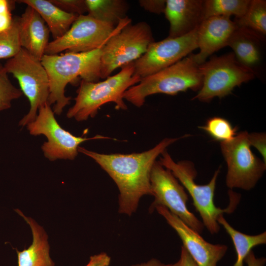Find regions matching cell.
Wrapping results in <instances>:
<instances>
[{
  "label": "cell",
  "instance_id": "13",
  "mask_svg": "<svg viewBox=\"0 0 266 266\" xmlns=\"http://www.w3.org/2000/svg\"><path fill=\"white\" fill-rule=\"evenodd\" d=\"M197 29L177 37L153 41L145 53L134 62V74L141 78L169 67L198 48Z\"/></svg>",
  "mask_w": 266,
  "mask_h": 266
},
{
  "label": "cell",
  "instance_id": "29",
  "mask_svg": "<svg viewBox=\"0 0 266 266\" xmlns=\"http://www.w3.org/2000/svg\"><path fill=\"white\" fill-rule=\"evenodd\" d=\"M248 140L250 146L255 147L261 154L263 161L266 164V135L264 133H248Z\"/></svg>",
  "mask_w": 266,
  "mask_h": 266
},
{
  "label": "cell",
  "instance_id": "33",
  "mask_svg": "<svg viewBox=\"0 0 266 266\" xmlns=\"http://www.w3.org/2000/svg\"><path fill=\"white\" fill-rule=\"evenodd\" d=\"M13 18L10 10L0 12V33L7 30L10 27Z\"/></svg>",
  "mask_w": 266,
  "mask_h": 266
},
{
  "label": "cell",
  "instance_id": "16",
  "mask_svg": "<svg viewBox=\"0 0 266 266\" xmlns=\"http://www.w3.org/2000/svg\"><path fill=\"white\" fill-rule=\"evenodd\" d=\"M202 0H166L164 11L170 25L167 37L186 35L199 27L204 20Z\"/></svg>",
  "mask_w": 266,
  "mask_h": 266
},
{
  "label": "cell",
  "instance_id": "8",
  "mask_svg": "<svg viewBox=\"0 0 266 266\" xmlns=\"http://www.w3.org/2000/svg\"><path fill=\"white\" fill-rule=\"evenodd\" d=\"M3 66L7 73L12 74L18 80L20 90L30 102L29 112L19 123V126H27L35 119L39 108L48 103L49 80L47 73L41 61L22 48Z\"/></svg>",
  "mask_w": 266,
  "mask_h": 266
},
{
  "label": "cell",
  "instance_id": "32",
  "mask_svg": "<svg viewBox=\"0 0 266 266\" xmlns=\"http://www.w3.org/2000/svg\"><path fill=\"white\" fill-rule=\"evenodd\" d=\"M178 266H198L187 250L182 246L180 257L177 262Z\"/></svg>",
  "mask_w": 266,
  "mask_h": 266
},
{
  "label": "cell",
  "instance_id": "23",
  "mask_svg": "<svg viewBox=\"0 0 266 266\" xmlns=\"http://www.w3.org/2000/svg\"><path fill=\"white\" fill-rule=\"evenodd\" d=\"M234 22L237 27L254 33L264 41L266 35V1L251 0L245 14Z\"/></svg>",
  "mask_w": 266,
  "mask_h": 266
},
{
  "label": "cell",
  "instance_id": "35",
  "mask_svg": "<svg viewBox=\"0 0 266 266\" xmlns=\"http://www.w3.org/2000/svg\"><path fill=\"white\" fill-rule=\"evenodd\" d=\"M130 266H178L177 262L174 264H166L156 259H152L146 262L132 265Z\"/></svg>",
  "mask_w": 266,
  "mask_h": 266
},
{
  "label": "cell",
  "instance_id": "11",
  "mask_svg": "<svg viewBox=\"0 0 266 266\" xmlns=\"http://www.w3.org/2000/svg\"><path fill=\"white\" fill-rule=\"evenodd\" d=\"M50 105L46 103L38 109L35 119L27 125L31 135L43 134L47 138L41 146L44 156L54 161L58 159L73 160L78 155L79 145L88 140L109 139L97 135L87 138L76 136L64 129L58 123Z\"/></svg>",
  "mask_w": 266,
  "mask_h": 266
},
{
  "label": "cell",
  "instance_id": "7",
  "mask_svg": "<svg viewBox=\"0 0 266 266\" xmlns=\"http://www.w3.org/2000/svg\"><path fill=\"white\" fill-rule=\"evenodd\" d=\"M202 84L192 100L209 102L221 99L233 89L255 77L254 70L239 63L233 52L213 57L200 65Z\"/></svg>",
  "mask_w": 266,
  "mask_h": 266
},
{
  "label": "cell",
  "instance_id": "20",
  "mask_svg": "<svg viewBox=\"0 0 266 266\" xmlns=\"http://www.w3.org/2000/svg\"><path fill=\"white\" fill-rule=\"evenodd\" d=\"M263 41L254 33L238 27L231 35L228 46L233 50L237 61L252 69L260 61V41Z\"/></svg>",
  "mask_w": 266,
  "mask_h": 266
},
{
  "label": "cell",
  "instance_id": "30",
  "mask_svg": "<svg viewBox=\"0 0 266 266\" xmlns=\"http://www.w3.org/2000/svg\"><path fill=\"white\" fill-rule=\"evenodd\" d=\"M138 3L146 11L160 14L164 13L166 0H139Z\"/></svg>",
  "mask_w": 266,
  "mask_h": 266
},
{
  "label": "cell",
  "instance_id": "24",
  "mask_svg": "<svg viewBox=\"0 0 266 266\" xmlns=\"http://www.w3.org/2000/svg\"><path fill=\"white\" fill-rule=\"evenodd\" d=\"M250 0H205L203 3L204 19L212 16L234 15L235 19L246 12Z\"/></svg>",
  "mask_w": 266,
  "mask_h": 266
},
{
  "label": "cell",
  "instance_id": "15",
  "mask_svg": "<svg viewBox=\"0 0 266 266\" xmlns=\"http://www.w3.org/2000/svg\"><path fill=\"white\" fill-rule=\"evenodd\" d=\"M237 26L230 17L212 16L204 19L197 29L199 52L194 54L199 65L206 62L213 53L228 46V41Z\"/></svg>",
  "mask_w": 266,
  "mask_h": 266
},
{
  "label": "cell",
  "instance_id": "1",
  "mask_svg": "<svg viewBox=\"0 0 266 266\" xmlns=\"http://www.w3.org/2000/svg\"><path fill=\"white\" fill-rule=\"evenodd\" d=\"M178 138H166L153 148L141 153L101 154L79 146L78 152L93 159L109 175L117 185L118 212L131 216L138 208L141 198L152 196L150 173L157 158Z\"/></svg>",
  "mask_w": 266,
  "mask_h": 266
},
{
  "label": "cell",
  "instance_id": "26",
  "mask_svg": "<svg viewBox=\"0 0 266 266\" xmlns=\"http://www.w3.org/2000/svg\"><path fill=\"white\" fill-rule=\"evenodd\" d=\"M214 140L226 142L233 140L237 135V128L233 127L227 119L221 117L208 119L204 126L199 127Z\"/></svg>",
  "mask_w": 266,
  "mask_h": 266
},
{
  "label": "cell",
  "instance_id": "25",
  "mask_svg": "<svg viewBox=\"0 0 266 266\" xmlns=\"http://www.w3.org/2000/svg\"><path fill=\"white\" fill-rule=\"evenodd\" d=\"M20 39L19 17L13 18L10 27L0 33V59H10L21 49Z\"/></svg>",
  "mask_w": 266,
  "mask_h": 266
},
{
  "label": "cell",
  "instance_id": "12",
  "mask_svg": "<svg viewBox=\"0 0 266 266\" xmlns=\"http://www.w3.org/2000/svg\"><path fill=\"white\" fill-rule=\"evenodd\" d=\"M150 184L154 200L149 208L150 212L156 206H164L195 232L200 234L202 232L203 223L187 206L189 198L184 187L159 161L156 160L152 166Z\"/></svg>",
  "mask_w": 266,
  "mask_h": 266
},
{
  "label": "cell",
  "instance_id": "9",
  "mask_svg": "<svg viewBox=\"0 0 266 266\" xmlns=\"http://www.w3.org/2000/svg\"><path fill=\"white\" fill-rule=\"evenodd\" d=\"M131 22L127 16L115 27L88 14L79 15L63 36L49 42L45 54H59L65 51L88 52L101 48L112 35Z\"/></svg>",
  "mask_w": 266,
  "mask_h": 266
},
{
  "label": "cell",
  "instance_id": "2",
  "mask_svg": "<svg viewBox=\"0 0 266 266\" xmlns=\"http://www.w3.org/2000/svg\"><path fill=\"white\" fill-rule=\"evenodd\" d=\"M101 48L88 52L43 56L40 61L49 80L48 103L54 104V113L60 115L64 108L70 103L71 97L65 94L68 83L78 77L88 82H98L100 78Z\"/></svg>",
  "mask_w": 266,
  "mask_h": 266
},
{
  "label": "cell",
  "instance_id": "34",
  "mask_svg": "<svg viewBox=\"0 0 266 266\" xmlns=\"http://www.w3.org/2000/svg\"><path fill=\"white\" fill-rule=\"evenodd\" d=\"M244 262L247 266H264L266 260L264 257L256 258L253 251L251 250L245 258Z\"/></svg>",
  "mask_w": 266,
  "mask_h": 266
},
{
  "label": "cell",
  "instance_id": "10",
  "mask_svg": "<svg viewBox=\"0 0 266 266\" xmlns=\"http://www.w3.org/2000/svg\"><path fill=\"white\" fill-rule=\"evenodd\" d=\"M248 135L247 132H241L233 140L220 144L228 167L226 183L231 189H252L266 169V164L252 151Z\"/></svg>",
  "mask_w": 266,
  "mask_h": 266
},
{
  "label": "cell",
  "instance_id": "5",
  "mask_svg": "<svg viewBox=\"0 0 266 266\" xmlns=\"http://www.w3.org/2000/svg\"><path fill=\"white\" fill-rule=\"evenodd\" d=\"M200 65L194 54L154 74L141 78L123 94V98L134 106L141 107L146 98L156 94L175 95L189 89L199 91L202 84Z\"/></svg>",
  "mask_w": 266,
  "mask_h": 266
},
{
  "label": "cell",
  "instance_id": "19",
  "mask_svg": "<svg viewBox=\"0 0 266 266\" xmlns=\"http://www.w3.org/2000/svg\"><path fill=\"white\" fill-rule=\"evenodd\" d=\"M35 9L47 26L54 39L63 36L70 28L78 15L67 13L50 0H22Z\"/></svg>",
  "mask_w": 266,
  "mask_h": 266
},
{
  "label": "cell",
  "instance_id": "17",
  "mask_svg": "<svg viewBox=\"0 0 266 266\" xmlns=\"http://www.w3.org/2000/svg\"><path fill=\"white\" fill-rule=\"evenodd\" d=\"M21 45L32 55L41 60L49 43V30L38 12L27 7L19 17Z\"/></svg>",
  "mask_w": 266,
  "mask_h": 266
},
{
  "label": "cell",
  "instance_id": "18",
  "mask_svg": "<svg viewBox=\"0 0 266 266\" xmlns=\"http://www.w3.org/2000/svg\"><path fill=\"white\" fill-rule=\"evenodd\" d=\"M15 210L30 226L33 235L32 243L28 248L21 251L16 249L18 266H54L50 257L48 236L43 228L19 209Z\"/></svg>",
  "mask_w": 266,
  "mask_h": 266
},
{
  "label": "cell",
  "instance_id": "27",
  "mask_svg": "<svg viewBox=\"0 0 266 266\" xmlns=\"http://www.w3.org/2000/svg\"><path fill=\"white\" fill-rule=\"evenodd\" d=\"M22 95L20 89L13 85L4 66L0 63V111L9 108L12 101Z\"/></svg>",
  "mask_w": 266,
  "mask_h": 266
},
{
  "label": "cell",
  "instance_id": "14",
  "mask_svg": "<svg viewBox=\"0 0 266 266\" xmlns=\"http://www.w3.org/2000/svg\"><path fill=\"white\" fill-rule=\"evenodd\" d=\"M154 209L177 233L182 241L183 246L198 266H217L218 262L226 253L227 246L208 242L200 233L192 229L165 207L158 205Z\"/></svg>",
  "mask_w": 266,
  "mask_h": 266
},
{
  "label": "cell",
  "instance_id": "4",
  "mask_svg": "<svg viewBox=\"0 0 266 266\" xmlns=\"http://www.w3.org/2000/svg\"><path fill=\"white\" fill-rule=\"evenodd\" d=\"M161 156L159 162L170 170L189 193L193 205L201 218L204 227L211 234L218 233L220 228L217 220L218 216L225 213L233 212L239 201L240 195L230 191V205L225 209L218 207L215 204L214 198L220 167L215 171L208 183L199 185L195 181L197 172L192 162L181 161L176 163L166 150L163 152Z\"/></svg>",
  "mask_w": 266,
  "mask_h": 266
},
{
  "label": "cell",
  "instance_id": "31",
  "mask_svg": "<svg viewBox=\"0 0 266 266\" xmlns=\"http://www.w3.org/2000/svg\"><path fill=\"white\" fill-rule=\"evenodd\" d=\"M110 262V257L105 252H101L91 256L86 266H109Z\"/></svg>",
  "mask_w": 266,
  "mask_h": 266
},
{
  "label": "cell",
  "instance_id": "22",
  "mask_svg": "<svg viewBox=\"0 0 266 266\" xmlns=\"http://www.w3.org/2000/svg\"><path fill=\"white\" fill-rule=\"evenodd\" d=\"M217 222L221 225L231 237L236 253V260L233 266H243L244 260L252 248L266 243V232L257 235H248L233 228L226 220L223 214L217 217Z\"/></svg>",
  "mask_w": 266,
  "mask_h": 266
},
{
  "label": "cell",
  "instance_id": "21",
  "mask_svg": "<svg viewBox=\"0 0 266 266\" xmlns=\"http://www.w3.org/2000/svg\"><path fill=\"white\" fill-rule=\"evenodd\" d=\"M88 15L117 27L125 19L129 9L124 0H85Z\"/></svg>",
  "mask_w": 266,
  "mask_h": 266
},
{
  "label": "cell",
  "instance_id": "3",
  "mask_svg": "<svg viewBox=\"0 0 266 266\" xmlns=\"http://www.w3.org/2000/svg\"><path fill=\"white\" fill-rule=\"evenodd\" d=\"M134 62L123 66L120 72L103 81L88 82L82 80L74 98L75 103L67 111V117L78 122L86 121L90 117H95L99 109L110 102L115 103L117 109H127L123 94L141 79L139 76L134 74Z\"/></svg>",
  "mask_w": 266,
  "mask_h": 266
},
{
  "label": "cell",
  "instance_id": "6",
  "mask_svg": "<svg viewBox=\"0 0 266 266\" xmlns=\"http://www.w3.org/2000/svg\"><path fill=\"white\" fill-rule=\"evenodd\" d=\"M153 41L151 29L146 22L127 24L112 35L101 48L100 78L105 79L116 68L135 62Z\"/></svg>",
  "mask_w": 266,
  "mask_h": 266
},
{
  "label": "cell",
  "instance_id": "28",
  "mask_svg": "<svg viewBox=\"0 0 266 266\" xmlns=\"http://www.w3.org/2000/svg\"><path fill=\"white\" fill-rule=\"evenodd\" d=\"M51 2L63 11L76 15L87 12L85 0H50Z\"/></svg>",
  "mask_w": 266,
  "mask_h": 266
}]
</instances>
